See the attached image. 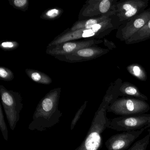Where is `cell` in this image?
<instances>
[{
    "instance_id": "cell-1",
    "label": "cell",
    "mask_w": 150,
    "mask_h": 150,
    "mask_svg": "<svg viewBox=\"0 0 150 150\" xmlns=\"http://www.w3.org/2000/svg\"><path fill=\"white\" fill-rule=\"evenodd\" d=\"M61 88L50 91L40 101L29 125L30 130L42 132L50 129L60 120L62 113L58 109Z\"/></svg>"
},
{
    "instance_id": "cell-2",
    "label": "cell",
    "mask_w": 150,
    "mask_h": 150,
    "mask_svg": "<svg viewBox=\"0 0 150 150\" xmlns=\"http://www.w3.org/2000/svg\"><path fill=\"white\" fill-rule=\"evenodd\" d=\"M107 113V108L99 107L84 141L75 150H100L103 144L102 133L108 129L110 124Z\"/></svg>"
},
{
    "instance_id": "cell-3",
    "label": "cell",
    "mask_w": 150,
    "mask_h": 150,
    "mask_svg": "<svg viewBox=\"0 0 150 150\" xmlns=\"http://www.w3.org/2000/svg\"><path fill=\"white\" fill-rule=\"evenodd\" d=\"M0 95L1 104L10 129L14 130L23 108L21 95L13 90H8L2 85L0 86Z\"/></svg>"
},
{
    "instance_id": "cell-4",
    "label": "cell",
    "mask_w": 150,
    "mask_h": 150,
    "mask_svg": "<svg viewBox=\"0 0 150 150\" xmlns=\"http://www.w3.org/2000/svg\"><path fill=\"white\" fill-rule=\"evenodd\" d=\"M150 106L144 100L137 99L120 98L111 103L107 112H111L120 116L141 115L150 110Z\"/></svg>"
},
{
    "instance_id": "cell-5",
    "label": "cell",
    "mask_w": 150,
    "mask_h": 150,
    "mask_svg": "<svg viewBox=\"0 0 150 150\" xmlns=\"http://www.w3.org/2000/svg\"><path fill=\"white\" fill-rule=\"evenodd\" d=\"M150 123V114L122 116L110 119L108 129L118 132L138 130Z\"/></svg>"
},
{
    "instance_id": "cell-6",
    "label": "cell",
    "mask_w": 150,
    "mask_h": 150,
    "mask_svg": "<svg viewBox=\"0 0 150 150\" xmlns=\"http://www.w3.org/2000/svg\"><path fill=\"white\" fill-rule=\"evenodd\" d=\"M109 0H88L81 9L79 20L83 21L100 17L115 10V4Z\"/></svg>"
},
{
    "instance_id": "cell-7",
    "label": "cell",
    "mask_w": 150,
    "mask_h": 150,
    "mask_svg": "<svg viewBox=\"0 0 150 150\" xmlns=\"http://www.w3.org/2000/svg\"><path fill=\"white\" fill-rule=\"evenodd\" d=\"M103 42L102 40L95 39L69 41L53 46H47L46 53L54 57L68 55L83 48L95 46Z\"/></svg>"
},
{
    "instance_id": "cell-8",
    "label": "cell",
    "mask_w": 150,
    "mask_h": 150,
    "mask_svg": "<svg viewBox=\"0 0 150 150\" xmlns=\"http://www.w3.org/2000/svg\"><path fill=\"white\" fill-rule=\"evenodd\" d=\"M146 1L132 0L116 4V15L120 22H127L144 12L147 6Z\"/></svg>"
},
{
    "instance_id": "cell-9",
    "label": "cell",
    "mask_w": 150,
    "mask_h": 150,
    "mask_svg": "<svg viewBox=\"0 0 150 150\" xmlns=\"http://www.w3.org/2000/svg\"><path fill=\"white\" fill-rule=\"evenodd\" d=\"M144 128L138 130L123 132L113 135L105 143L108 150H125L140 136Z\"/></svg>"
},
{
    "instance_id": "cell-10",
    "label": "cell",
    "mask_w": 150,
    "mask_h": 150,
    "mask_svg": "<svg viewBox=\"0 0 150 150\" xmlns=\"http://www.w3.org/2000/svg\"><path fill=\"white\" fill-rule=\"evenodd\" d=\"M108 52V50L106 49L94 46L81 49L68 55L57 56L54 57L67 63H78L92 60L106 54Z\"/></svg>"
},
{
    "instance_id": "cell-11",
    "label": "cell",
    "mask_w": 150,
    "mask_h": 150,
    "mask_svg": "<svg viewBox=\"0 0 150 150\" xmlns=\"http://www.w3.org/2000/svg\"><path fill=\"white\" fill-rule=\"evenodd\" d=\"M150 20V8L138 15L126 23L119 32V38L122 41H126L142 28Z\"/></svg>"
},
{
    "instance_id": "cell-12",
    "label": "cell",
    "mask_w": 150,
    "mask_h": 150,
    "mask_svg": "<svg viewBox=\"0 0 150 150\" xmlns=\"http://www.w3.org/2000/svg\"><path fill=\"white\" fill-rule=\"evenodd\" d=\"M103 37L98 33L91 29H81L75 31H69L68 29L65 30L60 35L56 37L48 46H53L62 43L69 41H74L80 39H96Z\"/></svg>"
},
{
    "instance_id": "cell-13",
    "label": "cell",
    "mask_w": 150,
    "mask_h": 150,
    "mask_svg": "<svg viewBox=\"0 0 150 150\" xmlns=\"http://www.w3.org/2000/svg\"><path fill=\"white\" fill-rule=\"evenodd\" d=\"M116 10H113L100 17L91 18L83 21H78L74 23L71 28H67L69 31H73L81 29H91L96 24L102 22L116 14Z\"/></svg>"
},
{
    "instance_id": "cell-14",
    "label": "cell",
    "mask_w": 150,
    "mask_h": 150,
    "mask_svg": "<svg viewBox=\"0 0 150 150\" xmlns=\"http://www.w3.org/2000/svg\"><path fill=\"white\" fill-rule=\"evenodd\" d=\"M26 74L34 82L43 85H50L52 82L51 78L46 74L38 70L27 69Z\"/></svg>"
},
{
    "instance_id": "cell-15",
    "label": "cell",
    "mask_w": 150,
    "mask_h": 150,
    "mask_svg": "<svg viewBox=\"0 0 150 150\" xmlns=\"http://www.w3.org/2000/svg\"><path fill=\"white\" fill-rule=\"evenodd\" d=\"M150 38V20L134 35L125 41L126 44L139 42Z\"/></svg>"
},
{
    "instance_id": "cell-16",
    "label": "cell",
    "mask_w": 150,
    "mask_h": 150,
    "mask_svg": "<svg viewBox=\"0 0 150 150\" xmlns=\"http://www.w3.org/2000/svg\"><path fill=\"white\" fill-rule=\"evenodd\" d=\"M63 13L64 10L62 8L58 7L53 8L45 10L41 15L40 18L43 20L52 21L59 18Z\"/></svg>"
},
{
    "instance_id": "cell-17",
    "label": "cell",
    "mask_w": 150,
    "mask_h": 150,
    "mask_svg": "<svg viewBox=\"0 0 150 150\" xmlns=\"http://www.w3.org/2000/svg\"><path fill=\"white\" fill-rule=\"evenodd\" d=\"M150 133L136 141L128 150H146L150 142Z\"/></svg>"
},
{
    "instance_id": "cell-18",
    "label": "cell",
    "mask_w": 150,
    "mask_h": 150,
    "mask_svg": "<svg viewBox=\"0 0 150 150\" xmlns=\"http://www.w3.org/2000/svg\"><path fill=\"white\" fill-rule=\"evenodd\" d=\"M9 4L14 8L26 12L28 9L29 1L28 0H9Z\"/></svg>"
},
{
    "instance_id": "cell-19",
    "label": "cell",
    "mask_w": 150,
    "mask_h": 150,
    "mask_svg": "<svg viewBox=\"0 0 150 150\" xmlns=\"http://www.w3.org/2000/svg\"><path fill=\"white\" fill-rule=\"evenodd\" d=\"M14 79V74L10 69L5 67H0V79L5 81H11Z\"/></svg>"
},
{
    "instance_id": "cell-20",
    "label": "cell",
    "mask_w": 150,
    "mask_h": 150,
    "mask_svg": "<svg viewBox=\"0 0 150 150\" xmlns=\"http://www.w3.org/2000/svg\"><path fill=\"white\" fill-rule=\"evenodd\" d=\"M0 129L2 132L4 139L7 141L8 140V131L7 126L5 122L1 104L0 105Z\"/></svg>"
},
{
    "instance_id": "cell-21",
    "label": "cell",
    "mask_w": 150,
    "mask_h": 150,
    "mask_svg": "<svg viewBox=\"0 0 150 150\" xmlns=\"http://www.w3.org/2000/svg\"><path fill=\"white\" fill-rule=\"evenodd\" d=\"M19 46V43L16 41H3L0 43V48L6 51L16 50Z\"/></svg>"
},
{
    "instance_id": "cell-22",
    "label": "cell",
    "mask_w": 150,
    "mask_h": 150,
    "mask_svg": "<svg viewBox=\"0 0 150 150\" xmlns=\"http://www.w3.org/2000/svg\"><path fill=\"white\" fill-rule=\"evenodd\" d=\"M87 101H86L85 102L84 104L81 106L79 109L77 111L76 114H75V116L74 117L71 123V129H73L74 128V126L76 125V123H77L78 121H79V119L80 118L81 116V115H82V113H83L84 110H85L86 109V107L87 104Z\"/></svg>"
},
{
    "instance_id": "cell-23",
    "label": "cell",
    "mask_w": 150,
    "mask_h": 150,
    "mask_svg": "<svg viewBox=\"0 0 150 150\" xmlns=\"http://www.w3.org/2000/svg\"><path fill=\"white\" fill-rule=\"evenodd\" d=\"M133 72H134V74L136 76H139L140 74V70L139 67L137 66H135L133 67Z\"/></svg>"
},
{
    "instance_id": "cell-24",
    "label": "cell",
    "mask_w": 150,
    "mask_h": 150,
    "mask_svg": "<svg viewBox=\"0 0 150 150\" xmlns=\"http://www.w3.org/2000/svg\"><path fill=\"white\" fill-rule=\"evenodd\" d=\"M150 128V123H149L148 125H146V126L144 127L145 129H148V128ZM148 131L149 132V133H150V129H149L148 130Z\"/></svg>"
}]
</instances>
